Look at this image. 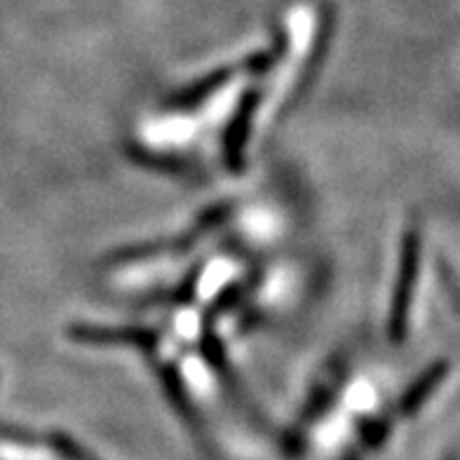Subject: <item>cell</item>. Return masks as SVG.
<instances>
[{"instance_id": "6da1fadb", "label": "cell", "mask_w": 460, "mask_h": 460, "mask_svg": "<svg viewBox=\"0 0 460 460\" xmlns=\"http://www.w3.org/2000/svg\"><path fill=\"white\" fill-rule=\"evenodd\" d=\"M55 448L66 460H97V458H92V456L87 454V451H83V448H80L78 444L71 442V439H68V437H64V435L55 437Z\"/></svg>"}]
</instances>
